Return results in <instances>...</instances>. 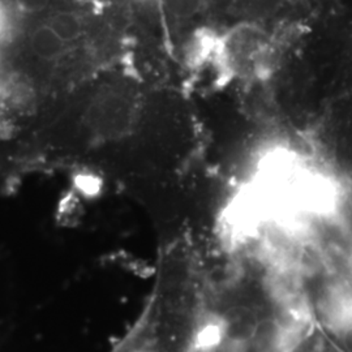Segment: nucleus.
Instances as JSON below:
<instances>
[{"mask_svg": "<svg viewBox=\"0 0 352 352\" xmlns=\"http://www.w3.org/2000/svg\"><path fill=\"white\" fill-rule=\"evenodd\" d=\"M14 4L20 12L36 14L43 12L49 7L50 0H14Z\"/></svg>", "mask_w": 352, "mask_h": 352, "instance_id": "1", "label": "nucleus"}]
</instances>
